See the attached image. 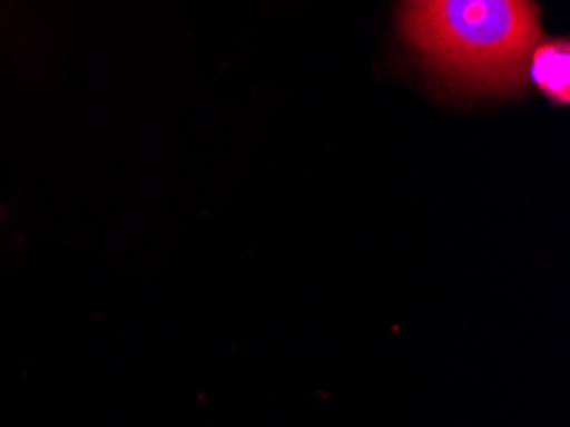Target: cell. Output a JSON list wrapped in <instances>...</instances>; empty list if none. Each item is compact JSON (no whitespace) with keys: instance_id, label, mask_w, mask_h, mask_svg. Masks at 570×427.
Instances as JSON below:
<instances>
[{"instance_id":"cell-2","label":"cell","mask_w":570,"mask_h":427,"mask_svg":"<svg viewBox=\"0 0 570 427\" xmlns=\"http://www.w3.org/2000/svg\"><path fill=\"white\" fill-rule=\"evenodd\" d=\"M524 75L552 103L566 106L570 100V43L566 39L534 43L530 57H527Z\"/></svg>"},{"instance_id":"cell-1","label":"cell","mask_w":570,"mask_h":427,"mask_svg":"<svg viewBox=\"0 0 570 427\" xmlns=\"http://www.w3.org/2000/svg\"><path fill=\"white\" fill-rule=\"evenodd\" d=\"M402 31L448 87L507 93L540 41L534 0H404Z\"/></svg>"}]
</instances>
